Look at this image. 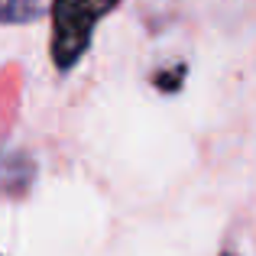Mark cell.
Instances as JSON below:
<instances>
[{"instance_id": "obj_1", "label": "cell", "mask_w": 256, "mask_h": 256, "mask_svg": "<svg viewBox=\"0 0 256 256\" xmlns=\"http://www.w3.org/2000/svg\"><path fill=\"white\" fill-rule=\"evenodd\" d=\"M114 6L117 0H56L52 4V58L58 72H68L88 52L98 20H104Z\"/></svg>"}, {"instance_id": "obj_2", "label": "cell", "mask_w": 256, "mask_h": 256, "mask_svg": "<svg viewBox=\"0 0 256 256\" xmlns=\"http://www.w3.org/2000/svg\"><path fill=\"white\" fill-rule=\"evenodd\" d=\"M56 0H6L4 4V20L6 23H32L46 16Z\"/></svg>"}, {"instance_id": "obj_3", "label": "cell", "mask_w": 256, "mask_h": 256, "mask_svg": "<svg viewBox=\"0 0 256 256\" xmlns=\"http://www.w3.org/2000/svg\"><path fill=\"white\" fill-rule=\"evenodd\" d=\"M185 78V68H172V75L169 78H162V75H156V84L162 88V91H175L178 88V82Z\"/></svg>"}]
</instances>
